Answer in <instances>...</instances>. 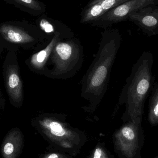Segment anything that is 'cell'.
Wrapping results in <instances>:
<instances>
[{"instance_id": "17", "label": "cell", "mask_w": 158, "mask_h": 158, "mask_svg": "<svg viewBox=\"0 0 158 158\" xmlns=\"http://www.w3.org/2000/svg\"><path fill=\"white\" fill-rule=\"evenodd\" d=\"M43 158H67L58 153H51L44 156Z\"/></svg>"}, {"instance_id": "8", "label": "cell", "mask_w": 158, "mask_h": 158, "mask_svg": "<svg viewBox=\"0 0 158 158\" xmlns=\"http://www.w3.org/2000/svg\"><path fill=\"white\" fill-rule=\"evenodd\" d=\"M130 0H92L81 13V22L97 21L110 9Z\"/></svg>"}, {"instance_id": "1", "label": "cell", "mask_w": 158, "mask_h": 158, "mask_svg": "<svg viewBox=\"0 0 158 158\" xmlns=\"http://www.w3.org/2000/svg\"><path fill=\"white\" fill-rule=\"evenodd\" d=\"M120 44L118 33L105 35L99 43L97 52L81 82V97L89 103L83 107L85 112H94L106 94Z\"/></svg>"}, {"instance_id": "11", "label": "cell", "mask_w": 158, "mask_h": 158, "mask_svg": "<svg viewBox=\"0 0 158 158\" xmlns=\"http://www.w3.org/2000/svg\"><path fill=\"white\" fill-rule=\"evenodd\" d=\"M6 86L9 95L15 102H19L23 98L21 80L16 68L10 66L6 73Z\"/></svg>"}, {"instance_id": "6", "label": "cell", "mask_w": 158, "mask_h": 158, "mask_svg": "<svg viewBox=\"0 0 158 158\" xmlns=\"http://www.w3.org/2000/svg\"><path fill=\"white\" fill-rule=\"evenodd\" d=\"M129 20L149 36L158 35V5L150 4L129 15Z\"/></svg>"}, {"instance_id": "3", "label": "cell", "mask_w": 158, "mask_h": 158, "mask_svg": "<svg viewBox=\"0 0 158 158\" xmlns=\"http://www.w3.org/2000/svg\"><path fill=\"white\" fill-rule=\"evenodd\" d=\"M83 48L77 40H61L54 48L47 63L45 77L53 79H67L74 76L82 65Z\"/></svg>"}, {"instance_id": "16", "label": "cell", "mask_w": 158, "mask_h": 158, "mask_svg": "<svg viewBox=\"0 0 158 158\" xmlns=\"http://www.w3.org/2000/svg\"><path fill=\"white\" fill-rule=\"evenodd\" d=\"M93 158H109L104 149L100 147H97L94 151Z\"/></svg>"}, {"instance_id": "5", "label": "cell", "mask_w": 158, "mask_h": 158, "mask_svg": "<svg viewBox=\"0 0 158 158\" xmlns=\"http://www.w3.org/2000/svg\"><path fill=\"white\" fill-rule=\"evenodd\" d=\"M37 123L43 134L64 148H72L78 143V134L65 122L64 115L45 113L39 117Z\"/></svg>"}, {"instance_id": "15", "label": "cell", "mask_w": 158, "mask_h": 158, "mask_svg": "<svg viewBox=\"0 0 158 158\" xmlns=\"http://www.w3.org/2000/svg\"><path fill=\"white\" fill-rule=\"evenodd\" d=\"M40 27L42 30L47 33H53L54 32L55 29L53 26L45 19H42L40 23Z\"/></svg>"}, {"instance_id": "2", "label": "cell", "mask_w": 158, "mask_h": 158, "mask_svg": "<svg viewBox=\"0 0 158 158\" xmlns=\"http://www.w3.org/2000/svg\"><path fill=\"white\" fill-rule=\"evenodd\" d=\"M154 56L149 51L142 54L133 66L119 98L120 106H125L122 119L124 123L143 117L145 103L155 83L152 73Z\"/></svg>"}, {"instance_id": "4", "label": "cell", "mask_w": 158, "mask_h": 158, "mask_svg": "<svg viewBox=\"0 0 158 158\" xmlns=\"http://www.w3.org/2000/svg\"><path fill=\"white\" fill-rule=\"evenodd\" d=\"M142 119L138 117L126 122L114 134L115 147L123 158H142L145 143Z\"/></svg>"}, {"instance_id": "12", "label": "cell", "mask_w": 158, "mask_h": 158, "mask_svg": "<svg viewBox=\"0 0 158 158\" xmlns=\"http://www.w3.org/2000/svg\"><path fill=\"white\" fill-rule=\"evenodd\" d=\"M0 32L5 39L11 42L24 44L35 41V39L26 31L10 25L2 26Z\"/></svg>"}, {"instance_id": "18", "label": "cell", "mask_w": 158, "mask_h": 158, "mask_svg": "<svg viewBox=\"0 0 158 158\" xmlns=\"http://www.w3.org/2000/svg\"><path fill=\"white\" fill-rule=\"evenodd\" d=\"M153 158H158V155L157 156H156L155 157Z\"/></svg>"}, {"instance_id": "14", "label": "cell", "mask_w": 158, "mask_h": 158, "mask_svg": "<svg viewBox=\"0 0 158 158\" xmlns=\"http://www.w3.org/2000/svg\"><path fill=\"white\" fill-rule=\"evenodd\" d=\"M15 1L33 10L39 11L41 9L40 5L36 0H15Z\"/></svg>"}, {"instance_id": "7", "label": "cell", "mask_w": 158, "mask_h": 158, "mask_svg": "<svg viewBox=\"0 0 158 158\" xmlns=\"http://www.w3.org/2000/svg\"><path fill=\"white\" fill-rule=\"evenodd\" d=\"M150 4L158 5V0H130L109 10L97 21L110 23L121 22L128 19L132 12Z\"/></svg>"}, {"instance_id": "13", "label": "cell", "mask_w": 158, "mask_h": 158, "mask_svg": "<svg viewBox=\"0 0 158 158\" xmlns=\"http://www.w3.org/2000/svg\"><path fill=\"white\" fill-rule=\"evenodd\" d=\"M148 120L151 126L158 125V82H155L150 93Z\"/></svg>"}, {"instance_id": "9", "label": "cell", "mask_w": 158, "mask_h": 158, "mask_svg": "<svg viewBox=\"0 0 158 158\" xmlns=\"http://www.w3.org/2000/svg\"><path fill=\"white\" fill-rule=\"evenodd\" d=\"M61 35L60 31H56L46 45L41 50L33 54L31 58L30 62L31 67L42 75L44 76L47 63L54 48L58 42L62 40Z\"/></svg>"}, {"instance_id": "10", "label": "cell", "mask_w": 158, "mask_h": 158, "mask_svg": "<svg viewBox=\"0 0 158 158\" xmlns=\"http://www.w3.org/2000/svg\"><path fill=\"white\" fill-rule=\"evenodd\" d=\"M23 145L22 134L18 130H14L6 136L2 146L3 158H17Z\"/></svg>"}]
</instances>
